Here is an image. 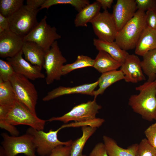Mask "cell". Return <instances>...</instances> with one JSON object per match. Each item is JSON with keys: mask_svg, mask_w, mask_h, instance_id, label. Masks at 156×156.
<instances>
[{"mask_svg": "<svg viewBox=\"0 0 156 156\" xmlns=\"http://www.w3.org/2000/svg\"><path fill=\"white\" fill-rule=\"evenodd\" d=\"M21 50L26 60L42 68L46 52L42 47L34 42L24 41Z\"/></svg>", "mask_w": 156, "mask_h": 156, "instance_id": "17", "label": "cell"}, {"mask_svg": "<svg viewBox=\"0 0 156 156\" xmlns=\"http://www.w3.org/2000/svg\"><path fill=\"white\" fill-rule=\"evenodd\" d=\"M156 49V29L146 27L135 48L136 55L143 56L148 51Z\"/></svg>", "mask_w": 156, "mask_h": 156, "instance_id": "18", "label": "cell"}, {"mask_svg": "<svg viewBox=\"0 0 156 156\" xmlns=\"http://www.w3.org/2000/svg\"><path fill=\"white\" fill-rule=\"evenodd\" d=\"M146 12L138 10L133 18L117 32L115 42L126 51L135 49L146 27Z\"/></svg>", "mask_w": 156, "mask_h": 156, "instance_id": "2", "label": "cell"}, {"mask_svg": "<svg viewBox=\"0 0 156 156\" xmlns=\"http://www.w3.org/2000/svg\"><path fill=\"white\" fill-rule=\"evenodd\" d=\"M62 128L61 127L55 131L50 130L47 132L43 130H38L30 127L26 133L32 136L36 151L39 156H48L52 151L60 145L71 146L72 140L62 142L57 138L58 132Z\"/></svg>", "mask_w": 156, "mask_h": 156, "instance_id": "4", "label": "cell"}, {"mask_svg": "<svg viewBox=\"0 0 156 156\" xmlns=\"http://www.w3.org/2000/svg\"><path fill=\"white\" fill-rule=\"evenodd\" d=\"M141 61L143 73L148 77V81H155L156 78V49L146 53Z\"/></svg>", "mask_w": 156, "mask_h": 156, "instance_id": "25", "label": "cell"}, {"mask_svg": "<svg viewBox=\"0 0 156 156\" xmlns=\"http://www.w3.org/2000/svg\"><path fill=\"white\" fill-rule=\"evenodd\" d=\"M145 21L147 27L156 29V10L146 12Z\"/></svg>", "mask_w": 156, "mask_h": 156, "instance_id": "35", "label": "cell"}, {"mask_svg": "<svg viewBox=\"0 0 156 156\" xmlns=\"http://www.w3.org/2000/svg\"><path fill=\"white\" fill-rule=\"evenodd\" d=\"M47 17H44L38 22L30 32L23 38L24 41L34 42L42 47L46 52L51 48L54 42L61 38L55 27L47 24Z\"/></svg>", "mask_w": 156, "mask_h": 156, "instance_id": "8", "label": "cell"}, {"mask_svg": "<svg viewBox=\"0 0 156 156\" xmlns=\"http://www.w3.org/2000/svg\"><path fill=\"white\" fill-rule=\"evenodd\" d=\"M9 25L8 18L0 14V33L5 30L9 29Z\"/></svg>", "mask_w": 156, "mask_h": 156, "instance_id": "38", "label": "cell"}, {"mask_svg": "<svg viewBox=\"0 0 156 156\" xmlns=\"http://www.w3.org/2000/svg\"><path fill=\"white\" fill-rule=\"evenodd\" d=\"M100 3L101 7L104 10H107V9L111 8L114 2L113 0H96Z\"/></svg>", "mask_w": 156, "mask_h": 156, "instance_id": "40", "label": "cell"}, {"mask_svg": "<svg viewBox=\"0 0 156 156\" xmlns=\"http://www.w3.org/2000/svg\"><path fill=\"white\" fill-rule=\"evenodd\" d=\"M96 129V127L89 126L81 127L82 135L73 141L71 145L70 156H82L83 149L86 142Z\"/></svg>", "mask_w": 156, "mask_h": 156, "instance_id": "24", "label": "cell"}, {"mask_svg": "<svg viewBox=\"0 0 156 156\" xmlns=\"http://www.w3.org/2000/svg\"><path fill=\"white\" fill-rule=\"evenodd\" d=\"M0 156H6L4 150L1 146L0 148Z\"/></svg>", "mask_w": 156, "mask_h": 156, "instance_id": "41", "label": "cell"}, {"mask_svg": "<svg viewBox=\"0 0 156 156\" xmlns=\"http://www.w3.org/2000/svg\"><path fill=\"white\" fill-rule=\"evenodd\" d=\"M16 100L15 94L10 81L0 79V105H10Z\"/></svg>", "mask_w": 156, "mask_h": 156, "instance_id": "27", "label": "cell"}, {"mask_svg": "<svg viewBox=\"0 0 156 156\" xmlns=\"http://www.w3.org/2000/svg\"><path fill=\"white\" fill-rule=\"evenodd\" d=\"M144 133L146 138L149 144L156 149V122L148 127Z\"/></svg>", "mask_w": 156, "mask_h": 156, "instance_id": "33", "label": "cell"}, {"mask_svg": "<svg viewBox=\"0 0 156 156\" xmlns=\"http://www.w3.org/2000/svg\"><path fill=\"white\" fill-rule=\"evenodd\" d=\"M96 98L74 107L69 112L59 117H53L46 120L51 122L58 121L64 123L74 121L77 122H86L95 119L99 110L101 109V105L98 104Z\"/></svg>", "mask_w": 156, "mask_h": 156, "instance_id": "9", "label": "cell"}, {"mask_svg": "<svg viewBox=\"0 0 156 156\" xmlns=\"http://www.w3.org/2000/svg\"><path fill=\"white\" fill-rule=\"evenodd\" d=\"M141 61L136 55L129 54L127 55L120 67L126 82L136 83L146 80L141 66Z\"/></svg>", "mask_w": 156, "mask_h": 156, "instance_id": "15", "label": "cell"}, {"mask_svg": "<svg viewBox=\"0 0 156 156\" xmlns=\"http://www.w3.org/2000/svg\"><path fill=\"white\" fill-rule=\"evenodd\" d=\"M40 8L32 9L23 5L17 11L8 17L9 29L23 38L28 34L38 23L37 16Z\"/></svg>", "mask_w": 156, "mask_h": 156, "instance_id": "6", "label": "cell"}, {"mask_svg": "<svg viewBox=\"0 0 156 156\" xmlns=\"http://www.w3.org/2000/svg\"><path fill=\"white\" fill-rule=\"evenodd\" d=\"M90 23L98 39L109 42L115 41L118 31L112 14L107 10L99 12Z\"/></svg>", "mask_w": 156, "mask_h": 156, "instance_id": "11", "label": "cell"}, {"mask_svg": "<svg viewBox=\"0 0 156 156\" xmlns=\"http://www.w3.org/2000/svg\"><path fill=\"white\" fill-rule=\"evenodd\" d=\"M10 81L14 91L16 100L32 113L36 114V108L38 94L34 85L25 76L16 73Z\"/></svg>", "mask_w": 156, "mask_h": 156, "instance_id": "5", "label": "cell"}, {"mask_svg": "<svg viewBox=\"0 0 156 156\" xmlns=\"http://www.w3.org/2000/svg\"><path fill=\"white\" fill-rule=\"evenodd\" d=\"M90 4L88 0H45L39 8L40 10L46 8L47 10L53 5L57 4H70L79 12L84 7Z\"/></svg>", "mask_w": 156, "mask_h": 156, "instance_id": "28", "label": "cell"}, {"mask_svg": "<svg viewBox=\"0 0 156 156\" xmlns=\"http://www.w3.org/2000/svg\"><path fill=\"white\" fill-rule=\"evenodd\" d=\"M93 44L99 51H104L118 61L122 63L129 53L121 49L115 42H109L94 38Z\"/></svg>", "mask_w": 156, "mask_h": 156, "instance_id": "19", "label": "cell"}, {"mask_svg": "<svg viewBox=\"0 0 156 156\" xmlns=\"http://www.w3.org/2000/svg\"><path fill=\"white\" fill-rule=\"evenodd\" d=\"M94 59L83 55H79L77 60L74 62L64 65L61 70L63 75L68 74L72 71L78 69L88 67H93Z\"/></svg>", "mask_w": 156, "mask_h": 156, "instance_id": "26", "label": "cell"}, {"mask_svg": "<svg viewBox=\"0 0 156 156\" xmlns=\"http://www.w3.org/2000/svg\"><path fill=\"white\" fill-rule=\"evenodd\" d=\"M82 156H87L85 155H83Z\"/></svg>", "mask_w": 156, "mask_h": 156, "instance_id": "42", "label": "cell"}, {"mask_svg": "<svg viewBox=\"0 0 156 156\" xmlns=\"http://www.w3.org/2000/svg\"><path fill=\"white\" fill-rule=\"evenodd\" d=\"M124 79V75L120 70L102 73L97 80L99 88L93 93L94 98H96L99 95L102 94L105 90L113 84Z\"/></svg>", "mask_w": 156, "mask_h": 156, "instance_id": "23", "label": "cell"}, {"mask_svg": "<svg viewBox=\"0 0 156 156\" xmlns=\"http://www.w3.org/2000/svg\"><path fill=\"white\" fill-rule=\"evenodd\" d=\"M66 62L58 47L57 41H55L50 49L46 52L43 66L46 71V81L47 85L51 84L55 80L60 79L63 75L62 68Z\"/></svg>", "mask_w": 156, "mask_h": 156, "instance_id": "10", "label": "cell"}, {"mask_svg": "<svg viewBox=\"0 0 156 156\" xmlns=\"http://www.w3.org/2000/svg\"><path fill=\"white\" fill-rule=\"evenodd\" d=\"M15 73L9 62L0 59V79L4 81H10Z\"/></svg>", "mask_w": 156, "mask_h": 156, "instance_id": "30", "label": "cell"}, {"mask_svg": "<svg viewBox=\"0 0 156 156\" xmlns=\"http://www.w3.org/2000/svg\"><path fill=\"white\" fill-rule=\"evenodd\" d=\"M45 0H27L26 4L30 8L34 10L39 9L43 4Z\"/></svg>", "mask_w": 156, "mask_h": 156, "instance_id": "39", "label": "cell"}, {"mask_svg": "<svg viewBox=\"0 0 156 156\" xmlns=\"http://www.w3.org/2000/svg\"><path fill=\"white\" fill-rule=\"evenodd\" d=\"M71 146L60 145L55 148L48 156H70Z\"/></svg>", "mask_w": 156, "mask_h": 156, "instance_id": "34", "label": "cell"}, {"mask_svg": "<svg viewBox=\"0 0 156 156\" xmlns=\"http://www.w3.org/2000/svg\"><path fill=\"white\" fill-rule=\"evenodd\" d=\"M3 140L1 146L4 149L6 156H16L22 153L26 156H38L32 138L26 133L20 136L9 135L7 133L1 134Z\"/></svg>", "mask_w": 156, "mask_h": 156, "instance_id": "7", "label": "cell"}, {"mask_svg": "<svg viewBox=\"0 0 156 156\" xmlns=\"http://www.w3.org/2000/svg\"><path fill=\"white\" fill-rule=\"evenodd\" d=\"M23 38L9 29L0 33V57L2 58L13 57L22 50Z\"/></svg>", "mask_w": 156, "mask_h": 156, "instance_id": "13", "label": "cell"}, {"mask_svg": "<svg viewBox=\"0 0 156 156\" xmlns=\"http://www.w3.org/2000/svg\"><path fill=\"white\" fill-rule=\"evenodd\" d=\"M23 0H0V14L9 17L17 11L23 5Z\"/></svg>", "mask_w": 156, "mask_h": 156, "instance_id": "29", "label": "cell"}, {"mask_svg": "<svg viewBox=\"0 0 156 156\" xmlns=\"http://www.w3.org/2000/svg\"><path fill=\"white\" fill-rule=\"evenodd\" d=\"M122 64V63L115 60L107 52L99 51L94 59L93 67L102 74L117 70Z\"/></svg>", "mask_w": 156, "mask_h": 156, "instance_id": "20", "label": "cell"}, {"mask_svg": "<svg viewBox=\"0 0 156 156\" xmlns=\"http://www.w3.org/2000/svg\"><path fill=\"white\" fill-rule=\"evenodd\" d=\"M98 85V81L92 83L82 84L73 87H58L49 92L42 99L47 101L65 95L80 94L93 96L94 89Z\"/></svg>", "mask_w": 156, "mask_h": 156, "instance_id": "16", "label": "cell"}, {"mask_svg": "<svg viewBox=\"0 0 156 156\" xmlns=\"http://www.w3.org/2000/svg\"><path fill=\"white\" fill-rule=\"evenodd\" d=\"M7 122L14 126L26 125L38 130H43L46 120L42 119L26 107L16 100L10 106L5 118Z\"/></svg>", "mask_w": 156, "mask_h": 156, "instance_id": "3", "label": "cell"}, {"mask_svg": "<svg viewBox=\"0 0 156 156\" xmlns=\"http://www.w3.org/2000/svg\"><path fill=\"white\" fill-rule=\"evenodd\" d=\"M136 156H156V149L152 146L146 138L138 144Z\"/></svg>", "mask_w": 156, "mask_h": 156, "instance_id": "31", "label": "cell"}, {"mask_svg": "<svg viewBox=\"0 0 156 156\" xmlns=\"http://www.w3.org/2000/svg\"><path fill=\"white\" fill-rule=\"evenodd\" d=\"M103 139L109 156H136L139 144H133L125 149L119 146L115 140L108 136H103Z\"/></svg>", "mask_w": 156, "mask_h": 156, "instance_id": "21", "label": "cell"}, {"mask_svg": "<svg viewBox=\"0 0 156 156\" xmlns=\"http://www.w3.org/2000/svg\"><path fill=\"white\" fill-rule=\"evenodd\" d=\"M101 6L97 1L87 5L76 15L74 20L75 27L87 26V23L100 12Z\"/></svg>", "mask_w": 156, "mask_h": 156, "instance_id": "22", "label": "cell"}, {"mask_svg": "<svg viewBox=\"0 0 156 156\" xmlns=\"http://www.w3.org/2000/svg\"><path fill=\"white\" fill-rule=\"evenodd\" d=\"M0 127L8 132L12 136H18L20 132L15 127L7 122L5 119L0 118Z\"/></svg>", "mask_w": 156, "mask_h": 156, "instance_id": "37", "label": "cell"}, {"mask_svg": "<svg viewBox=\"0 0 156 156\" xmlns=\"http://www.w3.org/2000/svg\"><path fill=\"white\" fill-rule=\"evenodd\" d=\"M138 10L135 0H118L112 13L118 32L134 16Z\"/></svg>", "mask_w": 156, "mask_h": 156, "instance_id": "12", "label": "cell"}, {"mask_svg": "<svg viewBox=\"0 0 156 156\" xmlns=\"http://www.w3.org/2000/svg\"><path fill=\"white\" fill-rule=\"evenodd\" d=\"M89 156H109L104 143L97 144L89 154Z\"/></svg>", "mask_w": 156, "mask_h": 156, "instance_id": "36", "label": "cell"}, {"mask_svg": "<svg viewBox=\"0 0 156 156\" xmlns=\"http://www.w3.org/2000/svg\"><path fill=\"white\" fill-rule=\"evenodd\" d=\"M138 9L145 12L156 10V0H135Z\"/></svg>", "mask_w": 156, "mask_h": 156, "instance_id": "32", "label": "cell"}, {"mask_svg": "<svg viewBox=\"0 0 156 156\" xmlns=\"http://www.w3.org/2000/svg\"><path fill=\"white\" fill-rule=\"evenodd\" d=\"M138 94L131 95L128 104L134 112L146 120H156V82L147 81L135 87Z\"/></svg>", "mask_w": 156, "mask_h": 156, "instance_id": "1", "label": "cell"}, {"mask_svg": "<svg viewBox=\"0 0 156 156\" xmlns=\"http://www.w3.org/2000/svg\"><path fill=\"white\" fill-rule=\"evenodd\" d=\"M155 81L156 82V78L155 80Z\"/></svg>", "mask_w": 156, "mask_h": 156, "instance_id": "43", "label": "cell"}, {"mask_svg": "<svg viewBox=\"0 0 156 156\" xmlns=\"http://www.w3.org/2000/svg\"><path fill=\"white\" fill-rule=\"evenodd\" d=\"M23 54L21 50L13 57L7 58V61L11 64L15 73L32 80L44 78L45 75L41 71L42 69L24 59Z\"/></svg>", "mask_w": 156, "mask_h": 156, "instance_id": "14", "label": "cell"}]
</instances>
